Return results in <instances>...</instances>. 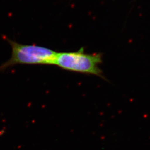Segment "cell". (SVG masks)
I'll list each match as a JSON object with an SVG mask.
<instances>
[{"label": "cell", "mask_w": 150, "mask_h": 150, "mask_svg": "<svg viewBox=\"0 0 150 150\" xmlns=\"http://www.w3.org/2000/svg\"><path fill=\"white\" fill-rule=\"evenodd\" d=\"M7 41L11 47V55L7 61L0 65V71L21 64L54 65L57 52L34 44H20L9 39Z\"/></svg>", "instance_id": "cell-1"}, {"label": "cell", "mask_w": 150, "mask_h": 150, "mask_svg": "<svg viewBox=\"0 0 150 150\" xmlns=\"http://www.w3.org/2000/svg\"><path fill=\"white\" fill-rule=\"evenodd\" d=\"M102 62V54H87L81 48L76 52H57L54 65L66 71L103 77V72L99 67Z\"/></svg>", "instance_id": "cell-2"}]
</instances>
